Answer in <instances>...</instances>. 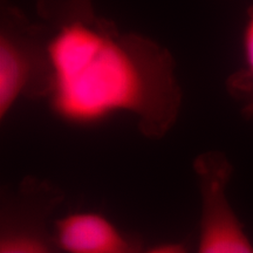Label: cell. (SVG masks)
Listing matches in <instances>:
<instances>
[{
	"instance_id": "6da1fadb",
	"label": "cell",
	"mask_w": 253,
	"mask_h": 253,
	"mask_svg": "<svg viewBox=\"0 0 253 253\" xmlns=\"http://www.w3.org/2000/svg\"><path fill=\"white\" fill-rule=\"evenodd\" d=\"M46 101L72 126H99L119 114L148 138H162L178 120L183 91L166 47L99 18L63 20L49 36Z\"/></svg>"
},
{
	"instance_id": "7a4b0ae2",
	"label": "cell",
	"mask_w": 253,
	"mask_h": 253,
	"mask_svg": "<svg viewBox=\"0 0 253 253\" xmlns=\"http://www.w3.org/2000/svg\"><path fill=\"white\" fill-rule=\"evenodd\" d=\"M50 36V34H49ZM45 30L9 4L0 12V120L7 119L19 101L48 94L50 63Z\"/></svg>"
},
{
	"instance_id": "3957f363",
	"label": "cell",
	"mask_w": 253,
	"mask_h": 253,
	"mask_svg": "<svg viewBox=\"0 0 253 253\" xmlns=\"http://www.w3.org/2000/svg\"><path fill=\"white\" fill-rule=\"evenodd\" d=\"M65 199L48 179L26 176L0 194V253H62L53 235V214Z\"/></svg>"
},
{
	"instance_id": "277c9868",
	"label": "cell",
	"mask_w": 253,
	"mask_h": 253,
	"mask_svg": "<svg viewBox=\"0 0 253 253\" xmlns=\"http://www.w3.org/2000/svg\"><path fill=\"white\" fill-rule=\"evenodd\" d=\"M201 198L197 253H253L238 216L227 197L233 167L224 153L209 150L194 161Z\"/></svg>"
},
{
	"instance_id": "5b68a950",
	"label": "cell",
	"mask_w": 253,
	"mask_h": 253,
	"mask_svg": "<svg viewBox=\"0 0 253 253\" xmlns=\"http://www.w3.org/2000/svg\"><path fill=\"white\" fill-rule=\"evenodd\" d=\"M53 235L65 253H141L143 239L118 229L100 213L77 212L56 218Z\"/></svg>"
},
{
	"instance_id": "8992f818",
	"label": "cell",
	"mask_w": 253,
	"mask_h": 253,
	"mask_svg": "<svg viewBox=\"0 0 253 253\" xmlns=\"http://www.w3.org/2000/svg\"><path fill=\"white\" fill-rule=\"evenodd\" d=\"M245 69L232 77L230 89L244 102V109L253 116V7L249 11L242 37Z\"/></svg>"
},
{
	"instance_id": "52a82bcc",
	"label": "cell",
	"mask_w": 253,
	"mask_h": 253,
	"mask_svg": "<svg viewBox=\"0 0 253 253\" xmlns=\"http://www.w3.org/2000/svg\"><path fill=\"white\" fill-rule=\"evenodd\" d=\"M40 7L45 13L52 12L58 23L63 20L95 21L99 19L94 11L93 0H61L59 4L54 0H46Z\"/></svg>"
},
{
	"instance_id": "ba28073f",
	"label": "cell",
	"mask_w": 253,
	"mask_h": 253,
	"mask_svg": "<svg viewBox=\"0 0 253 253\" xmlns=\"http://www.w3.org/2000/svg\"><path fill=\"white\" fill-rule=\"evenodd\" d=\"M147 253H188V251L181 243H168V244L157 246Z\"/></svg>"
},
{
	"instance_id": "9c48e42d",
	"label": "cell",
	"mask_w": 253,
	"mask_h": 253,
	"mask_svg": "<svg viewBox=\"0 0 253 253\" xmlns=\"http://www.w3.org/2000/svg\"><path fill=\"white\" fill-rule=\"evenodd\" d=\"M41 1H42V0H41Z\"/></svg>"
}]
</instances>
